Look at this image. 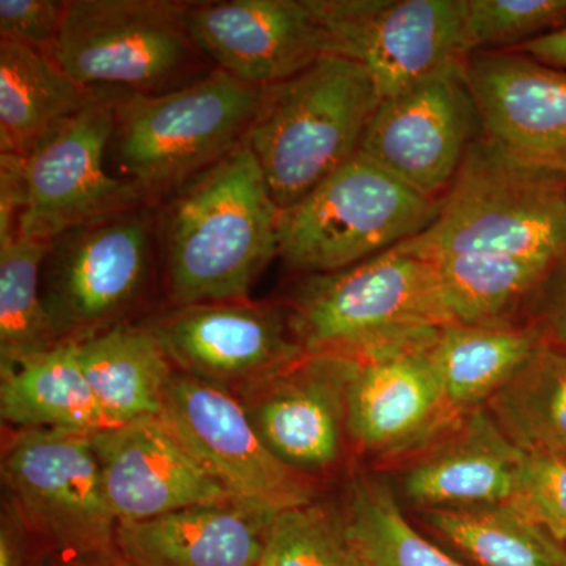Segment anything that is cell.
I'll use <instances>...</instances> for the list:
<instances>
[{
    "instance_id": "1f68e13d",
    "label": "cell",
    "mask_w": 566,
    "mask_h": 566,
    "mask_svg": "<svg viewBox=\"0 0 566 566\" xmlns=\"http://www.w3.org/2000/svg\"><path fill=\"white\" fill-rule=\"evenodd\" d=\"M464 11L472 54L513 51L566 28V0H464Z\"/></svg>"
},
{
    "instance_id": "d590c367",
    "label": "cell",
    "mask_w": 566,
    "mask_h": 566,
    "mask_svg": "<svg viewBox=\"0 0 566 566\" xmlns=\"http://www.w3.org/2000/svg\"><path fill=\"white\" fill-rule=\"evenodd\" d=\"M0 243L18 234L22 208H24V175L22 158L0 155Z\"/></svg>"
},
{
    "instance_id": "83f0119b",
    "label": "cell",
    "mask_w": 566,
    "mask_h": 566,
    "mask_svg": "<svg viewBox=\"0 0 566 566\" xmlns=\"http://www.w3.org/2000/svg\"><path fill=\"white\" fill-rule=\"evenodd\" d=\"M485 409L521 452L566 455V349L545 342Z\"/></svg>"
},
{
    "instance_id": "f35d334b",
    "label": "cell",
    "mask_w": 566,
    "mask_h": 566,
    "mask_svg": "<svg viewBox=\"0 0 566 566\" xmlns=\"http://www.w3.org/2000/svg\"><path fill=\"white\" fill-rule=\"evenodd\" d=\"M57 566H132L128 562L123 560L122 557L115 558H99V560H84V562H65L62 560Z\"/></svg>"
},
{
    "instance_id": "44dd1931",
    "label": "cell",
    "mask_w": 566,
    "mask_h": 566,
    "mask_svg": "<svg viewBox=\"0 0 566 566\" xmlns=\"http://www.w3.org/2000/svg\"><path fill=\"white\" fill-rule=\"evenodd\" d=\"M277 513L230 499L120 524L117 547L132 566H259Z\"/></svg>"
},
{
    "instance_id": "836d02e7",
    "label": "cell",
    "mask_w": 566,
    "mask_h": 566,
    "mask_svg": "<svg viewBox=\"0 0 566 566\" xmlns=\"http://www.w3.org/2000/svg\"><path fill=\"white\" fill-rule=\"evenodd\" d=\"M66 2L0 0V40L33 50L54 51L65 20Z\"/></svg>"
},
{
    "instance_id": "9c48e42d",
    "label": "cell",
    "mask_w": 566,
    "mask_h": 566,
    "mask_svg": "<svg viewBox=\"0 0 566 566\" xmlns=\"http://www.w3.org/2000/svg\"><path fill=\"white\" fill-rule=\"evenodd\" d=\"M0 471L31 532L62 560L122 557L92 434L11 428Z\"/></svg>"
},
{
    "instance_id": "ac0fdd59",
    "label": "cell",
    "mask_w": 566,
    "mask_h": 566,
    "mask_svg": "<svg viewBox=\"0 0 566 566\" xmlns=\"http://www.w3.org/2000/svg\"><path fill=\"white\" fill-rule=\"evenodd\" d=\"M353 365L338 357L305 356L234 395L268 449L290 468L314 476L334 468L344 453Z\"/></svg>"
},
{
    "instance_id": "9a60e30c",
    "label": "cell",
    "mask_w": 566,
    "mask_h": 566,
    "mask_svg": "<svg viewBox=\"0 0 566 566\" xmlns=\"http://www.w3.org/2000/svg\"><path fill=\"white\" fill-rule=\"evenodd\" d=\"M186 22L214 69L256 87L333 55L316 0L188 2Z\"/></svg>"
},
{
    "instance_id": "5b68a950",
    "label": "cell",
    "mask_w": 566,
    "mask_h": 566,
    "mask_svg": "<svg viewBox=\"0 0 566 566\" xmlns=\"http://www.w3.org/2000/svg\"><path fill=\"white\" fill-rule=\"evenodd\" d=\"M411 251L485 252L558 263L566 256V175L513 159L480 134L434 221Z\"/></svg>"
},
{
    "instance_id": "603a6c76",
    "label": "cell",
    "mask_w": 566,
    "mask_h": 566,
    "mask_svg": "<svg viewBox=\"0 0 566 566\" xmlns=\"http://www.w3.org/2000/svg\"><path fill=\"white\" fill-rule=\"evenodd\" d=\"M0 416L10 428L98 433L115 424L93 392L76 342L0 365Z\"/></svg>"
},
{
    "instance_id": "6da1fadb",
    "label": "cell",
    "mask_w": 566,
    "mask_h": 566,
    "mask_svg": "<svg viewBox=\"0 0 566 566\" xmlns=\"http://www.w3.org/2000/svg\"><path fill=\"white\" fill-rule=\"evenodd\" d=\"M281 208L248 144L158 205L169 307L251 300L279 256Z\"/></svg>"
},
{
    "instance_id": "ffe728a7",
    "label": "cell",
    "mask_w": 566,
    "mask_h": 566,
    "mask_svg": "<svg viewBox=\"0 0 566 566\" xmlns=\"http://www.w3.org/2000/svg\"><path fill=\"white\" fill-rule=\"evenodd\" d=\"M411 458L401 490L420 512H431L515 501L526 453L480 408Z\"/></svg>"
},
{
    "instance_id": "8992f818",
    "label": "cell",
    "mask_w": 566,
    "mask_h": 566,
    "mask_svg": "<svg viewBox=\"0 0 566 566\" xmlns=\"http://www.w3.org/2000/svg\"><path fill=\"white\" fill-rule=\"evenodd\" d=\"M188 2L66 0L52 57L73 80L106 95H161L214 66L186 22Z\"/></svg>"
},
{
    "instance_id": "f546056e",
    "label": "cell",
    "mask_w": 566,
    "mask_h": 566,
    "mask_svg": "<svg viewBox=\"0 0 566 566\" xmlns=\"http://www.w3.org/2000/svg\"><path fill=\"white\" fill-rule=\"evenodd\" d=\"M50 243L22 234L0 243V365L61 344L41 294V268Z\"/></svg>"
},
{
    "instance_id": "30bf717a",
    "label": "cell",
    "mask_w": 566,
    "mask_h": 566,
    "mask_svg": "<svg viewBox=\"0 0 566 566\" xmlns=\"http://www.w3.org/2000/svg\"><path fill=\"white\" fill-rule=\"evenodd\" d=\"M331 52L359 63L381 99L463 69L464 0H316Z\"/></svg>"
},
{
    "instance_id": "52a82bcc",
    "label": "cell",
    "mask_w": 566,
    "mask_h": 566,
    "mask_svg": "<svg viewBox=\"0 0 566 566\" xmlns=\"http://www.w3.org/2000/svg\"><path fill=\"white\" fill-rule=\"evenodd\" d=\"M159 266L158 205L114 212L52 238L41 294L59 340L81 342L144 307Z\"/></svg>"
},
{
    "instance_id": "f1b7e54d",
    "label": "cell",
    "mask_w": 566,
    "mask_h": 566,
    "mask_svg": "<svg viewBox=\"0 0 566 566\" xmlns=\"http://www.w3.org/2000/svg\"><path fill=\"white\" fill-rule=\"evenodd\" d=\"M342 513L360 566H465L409 523L382 480L354 475Z\"/></svg>"
},
{
    "instance_id": "7402d4cb",
    "label": "cell",
    "mask_w": 566,
    "mask_h": 566,
    "mask_svg": "<svg viewBox=\"0 0 566 566\" xmlns=\"http://www.w3.org/2000/svg\"><path fill=\"white\" fill-rule=\"evenodd\" d=\"M104 95L73 80L50 52L0 40V151L25 158Z\"/></svg>"
},
{
    "instance_id": "3957f363",
    "label": "cell",
    "mask_w": 566,
    "mask_h": 566,
    "mask_svg": "<svg viewBox=\"0 0 566 566\" xmlns=\"http://www.w3.org/2000/svg\"><path fill=\"white\" fill-rule=\"evenodd\" d=\"M379 103L368 71L338 55L263 87L245 144L282 211L359 151Z\"/></svg>"
},
{
    "instance_id": "d6a6232c",
    "label": "cell",
    "mask_w": 566,
    "mask_h": 566,
    "mask_svg": "<svg viewBox=\"0 0 566 566\" xmlns=\"http://www.w3.org/2000/svg\"><path fill=\"white\" fill-rule=\"evenodd\" d=\"M513 502L566 546L565 453H526Z\"/></svg>"
},
{
    "instance_id": "484cf974",
    "label": "cell",
    "mask_w": 566,
    "mask_h": 566,
    "mask_svg": "<svg viewBox=\"0 0 566 566\" xmlns=\"http://www.w3.org/2000/svg\"><path fill=\"white\" fill-rule=\"evenodd\" d=\"M545 337L535 324L515 327L442 324L427 346L428 359L458 416L488 400L527 363Z\"/></svg>"
},
{
    "instance_id": "5bb4252c",
    "label": "cell",
    "mask_w": 566,
    "mask_h": 566,
    "mask_svg": "<svg viewBox=\"0 0 566 566\" xmlns=\"http://www.w3.org/2000/svg\"><path fill=\"white\" fill-rule=\"evenodd\" d=\"M175 370L238 394L303 360L286 308L259 301L169 307L144 322Z\"/></svg>"
},
{
    "instance_id": "cb8c5ba5",
    "label": "cell",
    "mask_w": 566,
    "mask_h": 566,
    "mask_svg": "<svg viewBox=\"0 0 566 566\" xmlns=\"http://www.w3.org/2000/svg\"><path fill=\"white\" fill-rule=\"evenodd\" d=\"M424 259L433 264L450 322L482 327L531 323L539 289L557 264L485 252L439 253Z\"/></svg>"
},
{
    "instance_id": "74e56055",
    "label": "cell",
    "mask_w": 566,
    "mask_h": 566,
    "mask_svg": "<svg viewBox=\"0 0 566 566\" xmlns=\"http://www.w3.org/2000/svg\"><path fill=\"white\" fill-rule=\"evenodd\" d=\"M513 51L526 54L545 65L566 71V28L546 33Z\"/></svg>"
},
{
    "instance_id": "277c9868",
    "label": "cell",
    "mask_w": 566,
    "mask_h": 566,
    "mask_svg": "<svg viewBox=\"0 0 566 566\" xmlns=\"http://www.w3.org/2000/svg\"><path fill=\"white\" fill-rule=\"evenodd\" d=\"M262 92L214 69L161 95H115L114 174L164 202L244 144Z\"/></svg>"
},
{
    "instance_id": "8d00e7d4",
    "label": "cell",
    "mask_w": 566,
    "mask_h": 566,
    "mask_svg": "<svg viewBox=\"0 0 566 566\" xmlns=\"http://www.w3.org/2000/svg\"><path fill=\"white\" fill-rule=\"evenodd\" d=\"M32 534L18 506L9 497L3 501L0 520V566L28 564V536Z\"/></svg>"
},
{
    "instance_id": "4fadbf2b",
    "label": "cell",
    "mask_w": 566,
    "mask_h": 566,
    "mask_svg": "<svg viewBox=\"0 0 566 566\" xmlns=\"http://www.w3.org/2000/svg\"><path fill=\"white\" fill-rule=\"evenodd\" d=\"M465 66L381 99L360 142L365 158L428 199L444 197L482 134Z\"/></svg>"
},
{
    "instance_id": "4dcf8cb0",
    "label": "cell",
    "mask_w": 566,
    "mask_h": 566,
    "mask_svg": "<svg viewBox=\"0 0 566 566\" xmlns=\"http://www.w3.org/2000/svg\"><path fill=\"white\" fill-rule=\"evenodd\" d=\"M259 566H360L344 513L319 502L275 515Z\"/></svg>"
},
{
    "instance_id": "e0dca14e",
    "label": "cell",
    "mask_w": 566,
    "mask_h": 566,
    "mask_svg": "<svg viewBox=\"0 0 566 566\" xmlns=\"http://www.w3.org/2000/svg\"><path fill=\"white\" fill-rule=\"evenodd\" d=\"M428 344L354 363L346 428L360 452L379 460L415 457L463 417L447 401Z\"/></svg>"
},
{
    "instance_id": "4316f807",
    "label": "cell",
    "mask_w": 566,
    "mask_h": 566,
    "mask_svg": "<svg viewBox=\"0 0 566 566\" xmlns=\"http://www.w3.org/2000/svg\"><path fill=\"white\" fill-rule=\"evenodd\" d=\"M430 531L475 566H566V546L515 502L422 512Z\"/></svg>"
},
{
    "instance_id": "7c38bea8",
    "label": "cell",
    "mask_w": 566,
    "mask_h": 566,
    "mask_svg": "<svg viewBox=\"0 0 566 566\" xmlns=\"http://www.w3.org/2000/svg\"><path fill=\"white\" fill-rule=\"evenodd\" d=\"M114 98L96 99L22 158L25 199L18 234L51 241L73 227L150 203L107 169Z\"/></svg>"
},
{
    "instance_id": "7a4b0ae2",
    "label": "cell",
    "mask_w": 566,
    "mask_h": 566,
    "mask_svg": "<svg viewBox=\"0 0 566 566\" xmlns=\"http://www.w3.org/2000/svg\"><path fill=\"white\" fill-rule=\"evenodd\" d=\"M286 314L307 356L353 363L428 344L452 323L433 264L405 243L344 270L304 275Z\"/></svg>"
},
{
    "instance_id": "8fae6325",
    "label": "cell",
    "mask_w": 566,
    "mask_h": 566,
    "mask_svg": "<svg viewBox=\"0 0 566 566\" xmlns=\"http://www.w3.org/2000/svg\"><path fill=\"white\" fill-rule=\"evenodd\" d=\"M158 417L238 501L275 513L315 502V476L268 449L230 390L175 370Z\"/></svg>"
},
{
    "instance_id": "e575fe53",
    "label": "cell",
    "mask_w": 566,
    "mask_h": 566,
    "mask_svg": "<svg viewBox=\"0 0 566 566\" xmlns=\"http://www.w3.org/2000/svg\"><path fill=\"white\" fill-rule=\"evenodd\" d=\"M531 323L538 327L547 344L566 349V256L553 268L539 289Z\"/></svg>"
},
{
    "instance_id": "2e32d148",
    "label": "cell",
    "mask_w": 566,
    "mask_h": 566,
    "mask_svg": "<svg viewBox=\"0 0 566 566\" xmlns=\"http://www.w3.org/2000/svg\"><path fill=\"white\" fill-rule=\"evenodd\" d=\"M465 74L482 136L516 161L566 175V71L501 51L475 52Z\"/></svg>"
},
{
    "instance_id": "d4e9b609",
    "label": "cell",
    "mask_w": 566,
    "mask_h": 566,
    "mask_svg": "<svg viewBox=\"0 0 566 566\" xmlns=\"http://www.w3.org/2000/svg\"><path fill=\"white\" fill-rule=\"evenodd\" d=\"M82 371L115 427L161 415L175 367L145 323L76 342Z\"/></svg>"
},
{
    "instance_id": "ba28073f",
    "label": "cell",
    "mask_w": 566,
    "mask_h": 566,
    "mask_svg": "<svg viewBox=\"0 0 566 566\" xmlns=\"http://www.w3.org/2000/svg\"><path fill=\"white\" fill-rule=\"evenodd\" d=\"M439 202L357 151L281 212L279 259L304 275L344 270L422 233Z\"/></svg>"
},
{
    "instance_id": "d6986e66",
    "label": "cell",
    "mask_w": 566,
    "mask_h": 566,
    "mask_svg": "<svg viewBox=\"0 0 566 566\" xmlns=\"http://www.w3.org/2000/svg\"><path fill=\"white\" fill-rule=\"evenodd\" d=\"M118 526L234 499L159 417L92 434Z\"/></svg>"
}]
</instances>
